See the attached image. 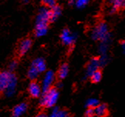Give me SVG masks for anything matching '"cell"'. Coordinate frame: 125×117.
<instances>
[{
    "label": "cell",
    "mask_w": 125,
    "mask_h": 117,
    "mask_svg": "<svg viewBox=\"0 0 125 117\" xmlns=\"http://www.w3.org/2000/svg\"><path fill=\"white\" fill-rule=\"evenodd\" d=\"M56 117H70V113L66 110H59Z\"/></svg>",
    "instance_id": "cb8c5ba5"
},
{
    "label": "cell",
    "mask_w": 125,
    "mask_h": 117,
    "mask_svg": "<svg viewBox=\"0 0 125 117\" xmlns=\"http://www.w3.org/2000/svg\"><path fill=\"white\" fill-rule=\"evenodd\" d=\"M31 66L34 67L40 73L43 72L46 69V62L42 58H36L35 60H33Z\"/></svg>",
    "instance_id": "30bf717a"
},
{
    "label": "cell",
    "mask_w": 125,
    "mask_h": 117,
    "mask_svg": "<svg viewBox=\"0 0 125 117\" xmlns=\"http://www.w3.org/2000/svg\"><path fill=\"white\" fill-rule=\"evenodd\" d=\"M58 97V91L55 88H50L46 92H43V95L40 99V105L46 107V108H50L56 104Z\"/></svg>",
    "instance_id": "3957f363"
},
{
    "label": "cell",
    "mask_w": 125,
    "mask_h": 117,
    "mask_svg": "<svg viewBox=\"0 0 125 117\" xmlns=\"http://www.w3.org/2000/svg\"><path fill=\"white\" fill-rule=\"evenodd\" d=\"M89 2H90V0H76L75 4H76V7L81 9V8H83L84 6H86Z\"/></svg>",
    "instance_id": "44dd1931"
},
{
    "label": "cell",
    "mask_w": 125,
    "mask_h": 117,
    "mask_svg": "<svg viewBox=\"0 0 125 117\" xmlns=\"http://www.w3.org/2000/svg\"><path fill=\"white\" fill-rule=\"evenodd\" d=\"M42 3L47 7H53L56 6V0H42Z\"/></svg>",
    "instance_id": "7402d4cb"
},
{
    "label": "cell",
    "mask_w": 125,
    "mask_h": 117,
    "mask_svg": "<svg viewBox=\"0 0 125 117\" xmlns=\"http://www.w3.org/2000/svg\"><path fill=\"white\" fill-rule=\"evenodd\" d=\"M100 61V66H105L107 65V63L108 62V57L107 55H102L99 58Z\"/></svg>",
    "instance_id": "603a6c76"
},
{
    "label": "cell",
    "mask_w": 125,
    "mask_h": 117,
    "mask_svg": "<svg viewBox=\"0 0 125 117\" xmlns=\"http://www.w3.org/2000/svg\"><path fill=\"white\" fill-rule=\"evenodd\" d=\"M36 117H46V114H44V113H40V114H39V115H37Z\"/></svg>",
    "instance_id": "f546056e"
},
{
    "label": "cell",
    "mask_w": 125,
    "mask_h": 117,
    "mask_svg": "<svg viewBox=\"0 0 125 117\" xmlns=\"http://www.w3.org/2000/svg\"><path fill=\"white\" fill-rule=\"evenodd\" d=\"M62 9L60 6H54L50 9V22H54L61 15Z\"/></svg>",
    "instance_id": "4fadbf2b"
},
{
    "label": "cell",
    "mask_w": 125,
    "mask_h": 117,
    "mask_svg": "<svg viewBox=\"0 0 125 117\" xmlns=\"http://www.w3.org/2000/svg\"><path fill=\"white\" fill-rule=\"evenodd\" d=\"M99 104L100 103H99L98 99H95V98L89 99L86 102V106L87 107V108H90V109H95Z\"/></svg>",
    "instance_id": "d6986e66"
},
{
    "label": "cell",
    "mask_w": 125,
    "mask_h": 117,
    "mask_svg": "<svg viewBox=\"0 0 125 117\" xmlns=\"http://www.w3.org/2000/svg\"><path fill=\"white\" fill-rule=\"evenodd\" d=\"M22 1L25 2V3H26V2H29V0H22Z\"/></svg>",
    "instance_id": "4dcf8cb0"
},
{
    "label": "cell",
    "mask_w": 125,
    "mask_h": 117,
    "mask_svg": "<svg viewBox=\"0 0 125 117\" xmlns=\"http://www.w3.org/2000/svg\"><path fill=\"white\" fill-rule=\"evenodd\" d=\"M68 72H69V67L66 64H65V63H64V64H62L59 69L58 77L61 79H65V78L67 76V75H68Z\"/></svg>",
    "instance_id": "5bb4252c"
},
{
    "label": "cell",
    "mask_w": 125,
    "mask_h": 117,
    "mask_svg": "<svg viewBox=\"0 0 125 117\" xmlns=\"http://www.w3.org/2000/svg\"><path fill=\"white\" fill-rule=\"evenodd\" d=\"M94 109V115L98 117H104L107 115L108 109L105 104H99Z\"/></svg>",
    "instance_id": "7c38bea8"
},
{
    "label": "cell",
    "mask_w": 125,
    "mask_h": 117,
    "mask_svg": "<svg viewBox=\"0 0 125 117\" xmlns=\"http://www.w3.org/2000/svg\"><path fill=\"white\" fill-rule=\"evenodd\" d=\"M112 9L111 12H115L119 9H121L125 6V0H112Z\"/></svg>",
    "instance_id": "9a60e30c"
},
{
    "label": "cell",
    "mask_w": 125,
    "mask_h": 117,
    "mask_svg": "<svg viewBox=\"0 0 125 117\" xmlns=\"http://www.w3.org/2000/svg\"><path fill=\"white\" fill-rule=\"evenodd\" d=\"M94 116V109L87 108V109L85 112V117H93Z\"/></svg>",
    "instance_id": "d4e9b609"
},
{
    "label": "cell",
    "mask_w": 125,
    "mask_h": 117,
    "mask_svg": "<svg viewBox=\"0 0 125 117\" xmlns=\"http://www.w3.org/2000/svg\"><path fill=\"white\" fill-rule=\"evenodd\" d=\"M28 105L26 102H22V103L17 105L12 109V116L14 117H20L21 116L27 109Z\"/></svg>",
    "instance_id": "8fae6325"
},
{
    "label": "cell",
    "mask_w": 125,
    "mask_h": 117,
    "mask_svg": "<svg viewBox=\"0 0 125 117\" xmlns=\"http://www.w3.org/2000/svg\"><path fill=\"white\" fill-rule=\"evenodd\" d=\"M121 49H122L123 53H124V54H125V41H123L121 42Z\"/></svg>",
    "instance_id": "83f0119b"
},
{
    "label": "cell",
    "mask_w": 125,
    "mask_h": 117,
    "mask_svg": "<svg viewBox=\"0 0 125 117\" xmlns=\"http://www.w3.org/2000/svg\"><path fill=\"white\" fill-rule=\"evenodd\" d=\"M17 66V62L16 61H12V62H10L9 64V69L10 70H14Z\"/></svg>",
    "instance_id": "484cf974"
},
{
    "label": "cell",
    "mask_w": 125,
    "mask_h": 117,
    "mask_svg": "<svg viewBox=\"0 0 125 117\" xmlns=\"http://www.w3.org/2000/svg\"><path fill=\"white\" fill-rule=\"evenodd\" d=\"M60 39L62 42L66 46H72L73 42L76 40V36L75 34L72 33L69 29H65L62 30L61 35H60Z\"/></svg>",
    "instance_id": "8992f818"
},
{
    "label": "cell",
    "mask_w": 125,
    "mask_h": 117,
    "mask_svg": "<svg viewBox=\"0 0 125 117\" xmlns=\"http://www.w3.org/2000/svg\"><path fill=\"white\" fill-rule=\"evenodd\" d=\"M29 92L32 97L33 98H37L39 97L42 92V87L37 83L36 82H32L29 85Z\"/></svg>",
    "instance_id": "9c48e42d"
},
{
    "label": "cell",
    "mask_w": 125,
    "mask_h": 117,
    "mask_svg": "<svg viewBox=\"0 0 125 117\" xmlns=\"http://www.w3.org/2000/svg\"><path fill=\"white\" fill-rule=\"evenodd\" d=\"M40 74V72H38L34 67L33 66H30V68L28 70V77L30 78V79L33 80V79H35L37 78V76H39Z\"/></svg>",
    "instance_id": "ffe728a7"
},
{
    "label": "cell",
    "mask_w": 125,
    "mask_h": 117,
    "mask_svg": "<svg viewBox=\"0 0 125 117\" xmlns=\"http://www.w3.org/2000/svg\"><path fill=\"white\" fill-rule=\"evenodd\" d=\"M90 79H91V81L94 83H97L99 82L100 80L102 79V73L100 70H97L94 72L92 75L90 76Z\"/></svg>",
    "instance_id": "ac0fdd59"
},
{
    "label": "cell",
    "mask_w": 125,
    "mask_h": 117,
    "mask_svg": "<svg viewBox=\"0 0 125 117\" xmlns=\"http://www.w3.org/2000/svg\"><path fill=\"white\" fill-rule=\"evenodd\" d=\"M58 111H59L58 108L53 109H52V111L50 116V117H56V115H57V113H58Z\"/></svg>",
    "instance_id": "4316f807"
},
{
    "label": "cell",
    "mask_w": 125,
    "mask_h": 117,
    "mask_svg": "<svg viewBox=\"0 0 125 117\" xmlns=\"http://www.w3.org/2000/svg\"><path fill=\"white\" fill-rule=\"evenodd\" d=\"M110 41H104L100 42V45L99 46V52L102 55H107V52L108 49Z\"/></svg>",
    "instance_id": "2e32d148"
},
{
    "label": "cell",
    "mask_w": 125,
    "mask_h": 117,
    "mask_svg": "<svg viewBox=\"0 0 125 117\" xmlns=\"http://www.w3.org/2000/svg\"><path fill=\"white\" fill-rule=\"evenodd\" d=\"M91 37L97 41H110V36L107 24L105 22H100L97 26H96L91 34Z\"/></svg>",
    "instance_id": "7a4b0ae2"
},
{
    "label": "cell",
    "mask_w": 125,
    "mask_h": 117,
    "mask_svg": "<svg viewBox=\"0 0 125 117\" xmlns=\"http://www.w3.org/2000/svg\"><path fill=\"white\" fill-rule=\"evenodd\" d=\"M32 46V41L30 39H25L20 42L18 48V52L20 56H23L30 50Z\"/></svg>",
    "instance_id": "ba28073f"
},
{
    "label": "cell",
    "mask_w": 125,
    "mask_h": 117,
    "mask_svg": "<svg viewBox=\"0 0 125 117\" xmlns=\"http://www.w3.org/2000/svg\"><path fill=\"white\" fill-rule=\"evenodd\" d=\"M100 66V61L99 58H94L92 59H90L89 62L87 63L86 69V77L90 76L93 74V73L96 71L98 70V68Z\"/></svg>",
    "instance_id": "52a82bcc"
},
{
    "label": "cell",
    "mask_w": 125,
    "mask_h": 117,
    "mask_svg": "<svg viewBox=\"0 0 125 117\" xmlns=\"http://www.w3.org/2000/svg\"><path fill=\"white\" fill-rule=\"evenodd\" d=\"M50 22V10L47 8H42L36 17V26H47Z\"/></svg>",
    "instance_id": "277c9868"
},
{
    "label": "cell",
    "mask_w": 125,
    "mask_h": 117,
    "mask_svg": "<svg viewBox=\"0 0 125 117\" xmlns=\"http://www.w3.org/2000/svg\"><path fill=\"white\" fill-rule=\"evenodd\" d=\"M76 0H68V2L70 5H73V4H74L76 2Z\"/></svg>",
    "instance_id": "f1b7e54d"
},
{
    "label": "cell",
    "mask_w": 125,
    "mask_h": 117,
    "mask_svg": "<svg viewBox=\"0 0 125 117\" xmlns=\"http://www.w3.org/2000/svg\"><path fill=\"white\" fill-rule=\"evenodd\" d=\"M54 79H55V75L52 71H47L45 73L42 82V86H41L43 92H46L48 89H50L52 82L54 81Z\"/></svg>",
    "instance_id": "5b68a950"
},
{
    "label": "cell",
    "mask_w": 125,
    "mask_h": 117,
    "mask_svg": "<svg viewBox=\"0 0 125 117\" xmlns=\"http://www.w3.org/2000/svg\"><path fill=\"white\" fill-rule=\"evenodd\" d=\"M47 26H36L35 33L37 37H42L45 36L47 32Z\"/></svg>",
    "instance_id": "e0dca14e"
},
{
    "label": "cell",
    "mask_w": 125,
    "mask_h": 117,
    "mask_svg": "<svg viewBox=\"0 0 125 117\" xmlns=\"http://www.w3.org/2000/svg\"><path fill=\"white\" fill-rule=\"evenodd\" d=\"M16 86V77L11 72H0V91H5L7 96L13 94Z\"/></svg>",
    "instance_id": "6da1fadb"
},
{
    "label": "cell",
    "mask_w": 125,
    "mask_h": 117,
    "mask_svg": "<svg viewBox=\"0 0 125 117\" xmlns=\"http://www.w3.org/2000/svg\"><path fill=\"white\" fill-rule=\"evenodd\" d=\"M111 1H112V0H111Z\"/></svg>",
    "instance_id": "1f68e13d"
}]
</instances>
